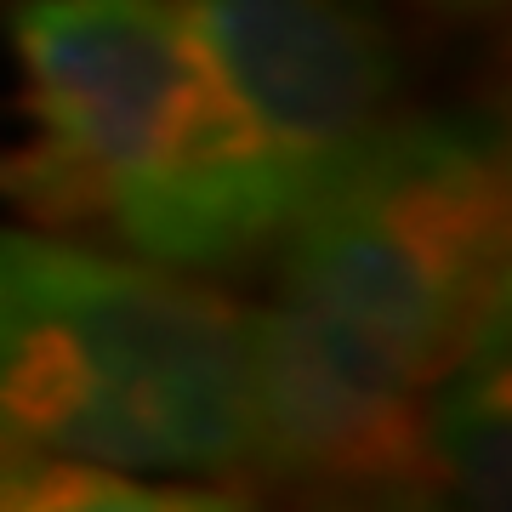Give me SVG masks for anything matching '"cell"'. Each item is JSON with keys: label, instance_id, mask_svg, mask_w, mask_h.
<instances>
[{"label": "cell", "instance_id": "6da1fadb", "mask_svg": "<svg viewBox=\"0 0 512 512\" xmlns=\"http://www.w3.org/2000/svg\"><path fill=\"white\" fill-rule=\"evenodd\" d=\"M0 439L154 478H239L245 313L148 256L0 228Z\"/></svg>", "mask_w": 512, "mask_h": 512}, {"label": "cell", "instance_id": "7a4b0ae2", "mask_svg": "<svg viewBox=\"0 0 512 512\" xmlns=\"http://www.w3.org/2000/svg\"><path fill=\"white\" fill-rule=\"evenodd\" d=\"M507 154L484 114L387 120L279 251V296L433 387L507 319Z\"/></svg>", "mask_w": 512, "mask_h": 512}, {"label": "cell", "instance_id": "3957f363", "mask_svg": "<svg viewBox=\"0 0 512 512\" xmlns=\"http://www.w3.org/2000/svg\"><path fill=\"white\" fill-rule=\"evenodd\" d=\"M200 137L148 262L245 268L393 120L399 52L359 0H183Z\"/></svg>", "mask_w": 512, "mask_h": 512}, {"label": "cell", "instance_id": "277c9868", "mask_svg": "<svg viewBox=\"0 0 512 512\" xmlns=\"http://www.w3.org/2000/svg\"><path fill=\"white\" fill-rule=\"evenodd\" d=\"M12 46L35 148L0 188L52 228L103 222L143 256L200 137L183 0H18Z\"/></svg>", "mask_w": 512, "mask_h": 512}, {"label": "cell", "instance_id": "5b68a950", "mask_svg": "<svg viewBox=\"0 0 512 512\" xmlns=\"http://www.w3.org/2000/svg\"><path fill=\"white\" fill-rule=\"evenodd\" d=\"M251 439L239 478L348 501H433L427 387L291 296L245 313Z\"/></svg>", "mask_w": 512, "mask_h": 512}, {"label": "cell", "instance_id": "8992f818", "mask_svg": "<svg viewBox=\"0 0 512 512\" xmlns=\"http://www.w3.org/2000/svg\"><path fill=\"white\" fill-rule=\"evenodd\" d=\"M507 319L490 325L439 382L427 387V456L439 490L501 501L507 490Z\"/></svg>", "mask_w": 512, "mask_h": 512}, {"label": "cell", "instance_id": "52a82bcc", "mask_svg": "<svg viewBox=\"0 0 512 512\" xmlns=\"http://www.w3.org/2000/svg\"><path fill=\"white\" fill-rule=\"evenodd\" d=\"M239 507V495L217 484L131 473L69 450L0 439V512H217Z\"/></svg>", "mask_w": 512, "mask_h": 512}, {"label": "cell", "instance_id": "ba28073f", "mask_svg": "<svg viewBox=\"0 0 512 512\" xmlns=\"http://www.w3.org/2000/svg\"><path fill=\"white\" fill-rule=\"evenodd\" d=\"M433 6H450V12H461V6H490V0H433Z\"/></svg>", "mask_w": 512, "mask_h": 512}]
</instances>
